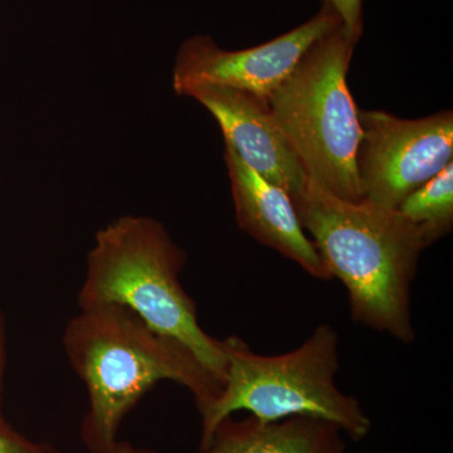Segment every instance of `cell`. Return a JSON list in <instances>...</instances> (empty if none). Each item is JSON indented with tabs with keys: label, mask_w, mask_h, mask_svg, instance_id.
Returning <instances> with one entry per match:
<instances>
[{
	"label": "cell",
	"mask_w": 453,
	"mask_h": 453,
	"mask_svg": "<svg viewBox=\"0 0 453 453\" xmlns=\"http://www.w3.org/2000/svg\"><path fill=\"white\" fill-rule=\"evenodd\" d=\"M292 202L327 273L347 288L353 320L411 344V288L427 249L421 229L398 210L347 201L311 178Z\"/></svg>",
	"instance_id": "6da1fadb"
},
{
	"label": "cell",
	"mask_w": 453,
	"mask_h": 453,
	"mask_svg": "<svg viewBox=\"0 0 453 453\" xmlns=\"http://www.w3.org/2000/svg\"><path fill=\"white\" fill-rule=\"evenodd\" d=\"M62 342L88 389L81 437L91 453L111 451L125 417L160 381H174L189 390L198 411L222 389L187 348L122 306L80 309L68 321Z\"/></svg>",
	"instance_id": "7a4b0ae2"
},
{
	"label": "cell",
	"mask_w": 453,
	"mask_h": 453,
	"mask_svg": "<svg viewBox=\"0 0 453 453\" xmlns=\"http://www.w3.org/2000/svg\"><path fill=\"white\" fill-rule=\"evenodd\" d=\"M187 255L159 220L125 216L97 232L79 291L80 309L119 305L149 327L187 348L223 384L222 340L199 324L196 306L180 283Z\"/></svg>",
	"instance_id": "3957f363"
},
{
	"label": "cell",
	"mask_w": 453,
	"mask_h": 453,
	"mask_svg": "<svg viewBox=\"0 0 453 453\" xmlns=\"http://www.w3.org/2000/svg\"><path fill=\"white\" fill-rule=\"evenodd\" d=\"M222 342L226 380L219 395L199 410L201 447L223 419L240 411L265 422L323 419L354 441L371 434L372 419L359 401L336 387L339 335L330 325H319L303 345L281 356H259L237 336Z\"/></svg>",
	"instance_id": "277c9868"
},
{
	"label": "cell",
	"mask_w": 453,
	"mask_h": 453,
	"mask_svg": "<svg viewBox=\"0 0 453 453\" xmlns=\"http://www.w3.org/2000/svg\"><path fill=\"white\" fill-rule=\"evenodd\" d=\"M357 44L336 27L266 98L306 175L351 202L363 199L357 168L362 127L347 80Z\"/></svg>",
	"instance_id": "5b68a950"
},
{
	"label": "cell",
	"mask_w": 453,
	"mask_h": 453,
	"mask_svg": "<svg viewBox=\"0 0 453 453\" xmlns=\"http://www.w3.org/2000/svg\"><path fill=\"white\" fill-rule=\"evenodd\" d=\"M359 122L357 168L365 201L396 210L452 162L451 110L413 120L381 110H359Z\"/></svg>",
	"instance_id": "8992f818"
},
{
	"label": "cell",
	"mask_w": 453,
	"mask_h": 453,
	"mask_svg": "<svg viewBox=\"0 0 453 453\" xmlns=\"http://www.w3.org/2000/svg\"><path fill=\"white\" fill-rule=\"evenodd\" d=\"M338 16L326 5L308 22L251 49H220L210 35L181 43L173 70V88L180 96L198 86H219L267 98L299 64L306 50L336 27Z\"/></svg>",
	"instance_id": "52a82bcc"
},
{
	"label": "cell",
	"mask_w": 453,
	"mask_h": 453,
	"mask_svg": "<svg viewBox=\"0 0 453 453\" xmlns=\"http://www.w3.org/2000/svg\"><path fill=\"white\" fill-rule=\"evenodd\" d=\"M195 98L216 119L225 144L261 177L282 188L292 198L306 186L308 175L276 124L265 97L219 86H198Z\"/></svg>",
	"instance_id": "ba28073f"
},
{
	"label": "cell",
	"mask_w": 453,
	"mask_h": 453,
	"mask_svg": "<svg viewBox=\"0 0 453 453\" xmlns=\"http://www.w3.org/2000/svg\"><path fill=\"white\" fill-rule=\"evenodd\" d=\"M225 160L238 226L315 279L332 280L301 226L291 196L250 168L228 144H225Z\"/></svg>",
	"instance_id": "9c48e42d"
},
{
	"label": "cell",
	"mask_w": 453,
	"mask_h": 453,
	"mask_svg": "<svg viewBox=\"0 0 453 453\" xmlns=\"http://www.w3.org/2000/svg\"><path fill=\"white\" fill-rule=\"evenodd\" d=\"M201 453H349L342 431L310 417L265 422L226 417L201 447Z\"/></svg>",
	"instance_id": "30bf717a"
},
{
	"label": "cell",
	"mask_w": 453,
	"mask_h": 453,
	"mask_svg": "<svg viewBox=\"0 0 453 453\" xmlns=\"http://www.w3.org/2000/svg\"><path fill=\"white\" fill-rule=\"evenodd\" d=\"M396 210L421 229L427 247L449 234L453 226V163L411 193Z\"/></svg>",
	"instance_id": "8fae6325"
},
{
	"label": "cell",
	"mask_w": 453,
	"mask_h": 453,
	"mask_svg": "<svg viewBox=\"0 0 453 453\" xmlns=\"http://www.w3.org/2000/svg\"><path fill=\"white\" fill-rule=\"evenodd\" d=\"M338 16L342 28L351 40L359 42L365 31L363 2L365 0H321Z\"/></svg>",
	"instance_id": "7c38bea8"
},
{
	"label": "cell",
	"mask_w": 453,
	"mask_h": 453,
	"mask_svg": "<svg viewBox=\"0 0 453 453\" xmlns=\"http://www.w3.org/2000/svg\"><path fill=\"white\" fill-rule=\"evenodd\" d=\"M0 453H59L50 443L35 442L11 427L0 414Z\"/></svg>",
	"instance_id": "4fadbf2b"
},
{
	"label": "cell",
	"mask_w": 453,
	"mask_h": 453,
	"mask_svg": "<svg viewBox=\"0 0 453 453\" xmlns=\"http://www.w3.org/2000/svg\"><path fill=\"white\" fill-rule=\"evenodd\" d=\"M109 453H157V452H154L153 449H139V447L133 446L129 442H120V441H118V442H116V445L113 446V449Z\"/></svg>",
	"instance_id": "5bb4252c"
},
{
	"label": "cell",
	"mask_w": 453,
	"mask_h": 453,
	"mask_svg": "<svg viewBox=\"0 0 453 453\" xmlns=\"http://www.w3.org/2000/svg\"><path fill=\"white\" fill-rule=\"evenodd\" d=\"M2 378H3V334L2 324H0V396H2ZM2 402V401H0ZM0 414H2V408H0Z\"/></svg>",
	"instance_id": "9a60e30c"
}]
</instances>
